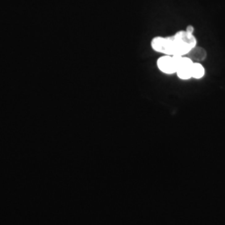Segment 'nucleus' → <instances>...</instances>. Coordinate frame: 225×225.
Instances as JSON below:
<instances>
[{
  "instance_id": "nucleus-3",
  "label": "nucleus",
  "mask_w": 225,
  "mask_h": 225,
  "mask_svg": "<svg viewBox=\"0 0 225 225\" xmlns=\"http://www.w3.org/2000/svg\"><path fill=\"white\" fill-rule=\"evenodd\" d=\"M159 70L167 74H172L176 73V65L173 60L172 56L165 55L158 58L157 62Z\"/></svg>"
},
{
  "instance_id": "nucleus-4",
  "label": "nucleus",
  "mask_w": 225,
  "mask_h": 225,
  "mask_svg": "<svg viewBox=\"0 0 225 225\" xmlns=\"http://www.w3.org/2000/svg\"><path fill=\"white\" fill-rule=\"evenodd\" d=\"M207 56L206 51L203 48L194 47L192 48L191 51L187 54V57L191 59L192 61H203L204 60Z\"/></svg>"
},
{
  "instance_id": "nucleus-5",
  "label": "nucleus",
  "mask_w": 225,
  "mask_h": 225,
  "mask_svg": "<svg viewBox=\"0 0 225 225\" xmlns=\"http://www.w3.org/2000/svg\"><path fill=\"white\" fill-rule=\"evenodd\" d=\"M204 73L205 71H204V68L203 65L198 62H195V63L194 62L193 68H192V78L199 79V78H203Z\"/></svg>"
},
{
  "instance_id": "nucleus-1",
  "label": "nucleus",
  "mask_w": 225,
  "mask_h": 225,
  "mask_svg": "<svg viewBox=\"0 0 225 225\" xmlns=\"http://www.w3.org/2000/svg\"><path fill=\"white\" fill-rule=\"evenodd\" d=\"M196 44L197 40L194 34L183 30L178 31L173 36L155 37L151 42L153 50L170 56L187 55Z\"/></svg>"
},
{
  "instance_id": "nucleus-6",
  "label": "nucleus",
  "mask_w": 225,
  "mask_h": 225,
  "mask_svg": "<svg viewBox=\"0 0 225 225\" xmlns=\"http://www.w3.org/2000/svg\"><path fill=\"white\" fill-rule=\"evenodd\" d=\"M185 31H186L187 33H190V34H193V33H194V28L193 26H191V25H189V26L187 27L186 30Z\"/></svg>"
},
{
  "instance_id": "nucleus-2",
  "label": "nucleus",
  "mask_w": 225,
  "mask_h": 225,
  "mask_svg": "<svg viewBox=\"0 0 225 225\" xmlns=\"http://www.w3.org/2000/svg\"><path fill=\"white\" fill-rule=\"evenodd\" d=\"M193 64H194V61H192L190 58L188 57H183L176 70V73L178 78L183 80L191 78Z\"/></svg>"
}]
</instances>
